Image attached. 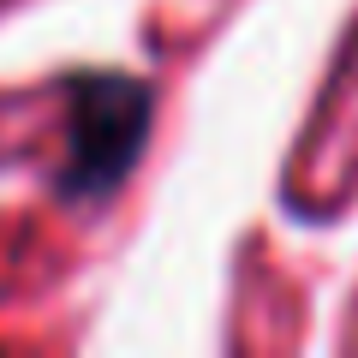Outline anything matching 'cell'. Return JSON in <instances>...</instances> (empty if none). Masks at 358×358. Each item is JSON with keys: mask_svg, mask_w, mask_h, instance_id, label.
<instances>
[{"mask_svg": "<svg viewBox=\"0 0 358 358\" xmlns=\"http://www.w3.org/2000/svg\"><path fill=\"white\" fill-rule=\"evenodd\" d=\"M155 90L126 72H78L66 78V155L54 167L60 203H102L131 179L150 143Z\"/></svg>", "mask_w": 358, "mask_h": 358, "instance_id": "1", "label": "cell"}]
</instances>
